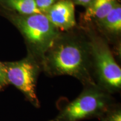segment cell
Returning a JSON list of instances; mask_svg holds the SVG:
<instances>
[{
	"mask_svg": "<svg viewBox=\"0 0 121 121\" xmlns=\"http://www.w3.org/2000/svg\"><path fill=\"white\" fill-rule=\"evenodd\" d=\"M42 67L49 76L69 75L78 80L84 87L96 85L92 73L89 43L59 38L45 52Z\"/></svg>",
	"mask_w": 121,
	"mask_h": 121,
	"instance_id": "obj_1",
	"label": "cell"
},
{
	"mask_svg": "<svg viewBox=\"0 0 121 121\" xmlns=\"http://www.w3.org/2000/svg\"><path fill=\"white\" fill-rule=\"evenodd\" d=\"M116 104L112 95L98 86H84L78 97L65 104L56 117L49 121H80L95 118L102 119Z\"/></svg>",
	"mask_w": 121,
	"mask_h": 121,
	"instance_id": "obj_2",
	"label": "cell"
},
{
	"mask_svg": "<svg viewBox=\"0 0 121 121\" xmlns=\"http://www.w3.org/2000/svg\"><path fill=\"white\" fill-rule=\"evenodd\" d=\"M9 13L8 17L26 40L29 54L42 64L45 52L59 38V30L44 13L22 15Z\"/></svg>",
	"mask_w": 121,
	"mask_h": 121,
	"instance_id": "obj_3",
	"label": "cell"
},
{
	"mask_svg": "<svg viewBox=\"0 0 121 121\" xmlns=\"http://www.w3.org/2000/svg\"><path fill=\"white\" fill-rule=\"evenodd\" d=\"M93 76L96 85L113 95L121 89V69L110 48L101 39L90 43Z\"/></svg>",
	"mask_w": 121,
	"mask_h": 121,
	"instance_id": "obj_4",
	"label": "cell"
},
{
	"mask_svg": "<svg viewBox=\"0 0 121 121\" xmlns=\"http://www.w3.org/2000/svg\"><path fill=\"white\" fill-rule=\"evenodd\" d=\"M4 63L9 84L16 87L30 104L39 108L40 102L37 96V84L42 70L41 63L29 54L22 60Z\"/></svg>",
	"mask_w": 121,
	"mask_h": 121,
	"instance_id": "obj_5",
	"label": "cell"
},
{
	"mask_svg": "<svg viewBox=\"0 0 121 121\" xmlns=\"http://www.w3.org/2000/svg\"><path fill=\"white\" fill-rule=\"evenodd\" d=\"M44 14L58 30H69L76 25L75 6L69 0L57 1Z\"/></svg>",
	"mask_w": 121,
	"mask_h": 121,
	"instance_id": "obj_6",
	"label": "cell"
},
{
	"mask_svg": "<svg viewBox=\"0 0 121 121\" xmlns=\"http://www.w3.org/2000/svg\"><path fill=\"white\" fill-rule=\"evenodd\" d=\"M0 6L9 11L22 15L42 13L35 0H0Z\"/></svg>",
	"mask_w": 121,
	"mask_h": 121,
	"instance_id": "obj_7",
	"label": "cell"
},
{
	"mask_svg": "<svg viewBox=\"0 0 121 121\" xmlns=\"http://www.w3.org/2000/svg\"><path fill=\"white\" fill-rule=\"evenodd\" d=\"M117 4L116 0H94L87 7L85 18L102 20Z\"/></svg>",
	"mask_w": 121,
	"mask_h": 121,
	"instance_id": "obj_8",
	"label": "cell"
},
{
	"mask_svg": "<svg viewBox=\"0 0 121 121\" xmlns=\"http://www.w3.org/2000/svg\"><path fill=\"white\" fill-rule=\"evenodd\" d=\"M100 22L104 28L112 33H117L121 30V6L117 4L110 13Z\"/></svg>",
	"mask_w": 121,
	"mask_h": 121,
	"instance_id": "obj_9",
	"label": "cell"
},
{
	"mask_svg": "<svg viewBox=\"0 0 121 121\" xmlns=\"http://www.w3.org/2000/svg\"><path fill=\"white\" fill-rule=\"evenodd\" d=\"M102 119L106 121H121V107L118 104H116Z\"/></svg>",
	"mask_w": 121,
	"mask_h": 121,
	"instance_id": "obj_10",
	"label": "cell"
},
{
	"mask_svg": "<svg viewBox=\"0 0 121 121\" xmlns=\"http://www.w3.org/2000/svg\"><path fill=\"white\" fill-rule=\"evenodd\" d=\"M38 8L42 13H44L55 4L57 0H35Z\"/></svg>",
	"mask_w": 121,
	"mask_h": 121,
	"instance_id": "obj_11",
	"label": "cell"
},
{
	"mask_svg": "<svg viewBox=\"0 0 121 121\" xmlns=\"http://www.w3.org/2000/svg\"><path fill=\"white\" fill-rule=\"evenodd\" d=\"M4 62H0V91L9 85Z\"/></svg>",
	"mask_w": 121,
	"mask_h": 121,
	"instance_id": "obj_12",
	"label": "cell"
},
{
	"mask_svg": "<svg viewBox=\"0 0 121 121\" xmlns=\"http://www.w3.org/2000/svg\"><path fill=\"white\" fill-rule=\"evenodd\" d=\"M69 1H72L73 4L87 7L93 2L94 0H69Z\"/></svg>",
	"mask_w": 121,
	"mask_h": 121,
	"instance_id": "obj_13",
	"label": "cell"
},
{
	"mask_svg": "<svg viewBox=\"0 0 121 121\" xmlns=\"http://www.w3.org/2000/svg\"><path fill=\"white\" fill-rule=\"evenodd\" d=\"M101 120H102V121H106L104 119H102Z\"/></svg>",
	"mask_w": 121,
	"mask_h": 121,
	"instance_id": "obj_14",
	"label": "cell"
}]
</instances>
